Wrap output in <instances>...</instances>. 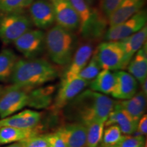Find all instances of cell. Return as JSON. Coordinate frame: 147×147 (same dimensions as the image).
Masks as SVG:
<instances>
[{
  "instance_id": "cell-1",
  "label": "cell",
  "mask_w": 147,
  "mask_h": 147,
  "mask_svg": "<svg viewBox=\"0 0 147 147\" xmlns=\"http://www.w3.org/2000/svg\"><path fill=\"white\" fill-rule=\"evenodd\" d=\"M115 102L106 95L87 89L80 92L63 108L68 120L85 125L93 121L105 123Z\"/></svg>"
},
{
  "instance_id": "cell-2",
  "label": "cell",
  "mask_w": 147,
  "mask_h": 147,
  "mask_svg": "<svg viewBox=\"0 0 147 147\" xmlns=\"http://www.w3.org/2000/svg\"><path fill=\"white\" fill-rule=\"evenodd\" d=\"M58 71L52 63L42 58L18 59L10 81L16 85L34 89L54 80Z\"/></svg>"
},
{
  "instance_id": "cell-3",
  "label": "cell",
  "mask_w": 147,
  "mask_h": 147,
  "mask_svg": "<svg viewBox=\"0 0 147 147\" xmlns=\"http://www.w3.org/2000/svg\"><path fill=\"white\" fill-rule=\"evenodd\" d=\"M46 51L49 58L59 65H68L78 45L75 32L55 25L45 34Z\"/></svg>"
},
{
  "instance_id": "cell-4",
  "label": "cell",
  "mask_w": 147,
  "mask_h": 147,
  "mask_svg": "<svg viewBox=\"0 0 147 147\" xmlns=\"http://www.w3.org/2000/svg\"><path fill=\"white\" fill-rule=\"evenodd\" d=\"M79 18V32L84 40L95 42L104 38L108 29V18L100 10L90 5L86 0H69Z\"/></svg>"
},
{
  "instance_id": "cell-5",
  "label": "cell",
  "mask_w": 147,
  "mask_h": 147,
  "mask_svg": "<svg viewBox=\"0 0 147 147\" xmlns=\"http://www.w3.org/2000/svg\"><path fill=\"white\" fill-rule=\"evenodd\" d=\"M33 26L29 15L24 12L0 13V40L5 45L14 43Z\"/></svg>"
},
{
  "instance_id": "cell-6",
  "label": "cell",
  "mask_w": 147,
  "mask_h": 147,
  "mask_svg": "<svg viewBox=\"0 0 147 147\" xmlns=\"http://www.w3.org/2000/svg\"><path fill=\"white\" fill-rule=\"evenodd\" d=\"M32 89L14 84L3 87L0 95V118L14 115L27 106L29 91Z\"/></svg>"
},
{
  "instance_id": "cell-7",
  "label": "cell",
  "mask_w": 147,
  "mask_h": 147,
  "mask_svg": "<svg viewBox=\"0 0 147 147\" xmlns=\"http://www.w3.org/2000/svg\"><path fill=\"white\" fill-rule=\"evenodd\" d=\"M102 69L110 71L124 69V53L119 41L105 40L95 50Z\"/></svg>"
},
{
  "instance_id": "cell-8",
  "label": "cell",
  "mask_w": 147,
  "mask_h": 147,
  "mask_svg": "<svg viewBox=\"0 0 147 147\" xmlns=\"http://www.w3.org/2000/svg\"><path fill=\"white\" fill-rule=\"evenodd\" d=\"M45 34L42 29H31L21 35L13 44L25 58H38L46 50Z\"/></svg>"
},
{
  "instance_id": "cell-9",
  "label": "cell",
  "mask_w": 147,
  "mask_h": 147,
  "mask_svg": "<svg viewBox=\"0 0 147 147\" xmlns=\"http://www.w3.org/2000/svg\"><path fill=\"white\" fill-rule=\"evenodd\" d=\"M146 9L142 8L122 23L108 27L103 39L110 41H120L142 29L146 25Z\"/></svg>"
},
{
  "instance_id": "cell-10",
  "label": "cell",
  "mask_w": 147,
  "mask_h": 147,
  "mask_svg": "<svg viewBox=\"0 0 147 147\" xmlns=\"http://www.w3.org/2000/svg\"><path fill=\"white\" fill-rule=\"evenodd\" d=\"M28 10L33 25L38 29H48L55 23L54 8L51 0H34Z\"/></svg>"
},
{
  "instance_id": "cell-11",
  "label": "cell",
  "mask_w": 147,
  "mask_h": 147,
  "mask_svg": "<svg viewBox=\"0 0 147 147\" xmlns=\"http://www.w3.org/2000/svg\"><path fill=\"white\" fill-rule=\"evenodd\" d=\"M93 43V42L84 40V42L78 45L71 60L68 63V67L64 73L61 83L76 78L85 67L95 51Z\"/></svg>"
},
{
  "instance_id": "cell-12",
  "label": "cell",
  "mask_w": 147,
  "mask_h": 147,
  "mask_svg": "<svg viewBox=\"0 0 147 147\" xmlns=\"http://www.w3.org/2000/svg\"><path fill=\"white\" fill-rule=\"evenodd\" d=\"M55 12L57 25L67 30L75 32L80 26L76 11L69 0H51Z\"/></svg>"
},
{
  "instance_id": "cell-13",
  "label": "cell",
  "mask_w": 147,
  "mask_h": 147,
  "mask_svg": "<svg viewBox=\"0 0 147 147\" xmlns=\"http://www.w3.org/2000/svg\"><path fill=\"white\" fill-rule=\"evenodd\" d=\"M115 82L111 95L119 100H125L131 98L138 92V82L129 72L122 70H117L115 72Z\"/></svg>"
},
{
  "instance_id": "cell-14",
  "label": "cell",
  "mask_w": 147,
  "mask_h": 147,
  "mask_svg": "<svg viewBox=\"0 0 147 147\" xmlns=\"http://www.w3.org/2000/svg\"><path fill=\"white\" fill-rule=\"evenodd\" d=\"M89 84V82L78 77H76L68 82L61 83L53 105L54 109L63 108L71 100L83 91Z\"/></svg>"
},
{
  "instance_id": "cell-15",
  "label": "cell",
  "mask_w": 147,
  "mask_h": 147,
  "mask_svg": "<svg viewBox=\"0 0 147 147\" xmlns=\"http://www.w3.org/2000/svg\"><path fill=\"white\" fill-rule=\"evenodd\" d=\"M57 132L63 139L66 147H86L87 130L83 124L69 123L61 127Z\"/></svg>"
},
{
  "instance_id": "cell-16",
  "label": "cell",
  "mask_w": 147,
  "mask_h": 147,
  "mask_svg": "<svg viewBox=\"0 0 147 147\" xmlns=\"http://www.w3.org/2000/svg\"><path fill=\"white\" fill-rule=\"evenodd\" d=\"M138 123L119 105L117 102H115L113 109L106 119L105 125L106 127L117 125L121 133L125 135H131L136 131Z\"/></svg>"
},
{
  "instance_id": "cell-17",
  "label": "cell",
  "mask_w": 147,
  "mask_h": 147,
  "mask_svg": "<svg viewBox=\"0 0 147 147\" xmlns=\"http://www.w3.org/2000/svg\"><path fill=\"white\" fill-rule=\"evenodd\" d=\"M41 116V113L35 110H23L15 115L1 119L0 127L10 126L23 129L34 128L39 124Z\"/></svg>"
},
{
  "instance_id": "cell-18",
  "label": "cell",
  "mask_w": 147,
  "mask_h": 147,
  "mask_svg": "<svg viewBox=\"0 0 147 147\" xmlns=\"http://www.w3.org/2000/svg\"><path fill=\"white\" fill-rule=\"evenodd\" d=\"M146 0H123L108 18L109 27L115 26L131 17L144 8Z\"/></svg>"
},
{
  "instance_id": "cell-19",
  "label": "cell",
  "mask_w": 147,
  "mask_h": 147,
  "mask_svg": "<svg viewBox=\"0 0 147 147\" xmlns=\"http://www.w3.org/2000/svg\"><path fill=\"white\" fill-rule=\"evenodd\" d=\"M146 25L140 30L131 36L120 40V43L124 53V67L127 68L130 60L146 42Z\"/></svg>"
},
{
  "instance_id": "cell-20",
  "label": "cell",
  "mask_w": 147,
  "mask_h": 147,
  "mask_svg": "<svg viewBox=\"0 0 147 147\" xmlns=\"http://www.w3.org/2000/svg\"><path fill=\"white\" fill-rule=\"evenodd\" d=\"M130 74L136 79L138 82L142 84L147 78V45L142 46L130 60L127 66Z\"/></svg>"
},
{
  "instance_id": "cell-21",
  "label": "cell",
  "mask_w": 147,
  "mask_h": 147,
  "mask_svg": "<svg viewBox=\"0 0 147 147\" xmlns=\"http://www.w3.org/2000/svg\"><path fill=\"white\" fill-rule=\"evenodd\" d=\"M119 105L125 110L134 120L138 122L144 114L146 104V95L142 91L137 92L131 98L117 102Z\"/></svg>"
},
{
  "instance_id": "cell-22",
  "label": "cell",
  "mask_w": 147,
  "mask_h": 147,
  "mask_svg": "<svg viewBox=\"0 0 147 147\" xmlns=\"http://www.w3.org/2000/svg\"><path fill=\"white\" fill-rule=\"evenodd\" d=\"M37 127L31 129H23L15 127L3 126L0 127V144H6L18 142L39 134Z\"/></svg>"
},
{
  "instance_id": "cell-23",
  "label": "cell",
  "mask_w": 147,
  "mask_h": 147,
  "mask_svg": "<svg viewBox=\"0 0 147 147\" xmlns=\"http://www.w3.org/2000/svg\"><path fill=\"white\" fill-rule=\"evenodd\" d=\"M55 90L54 86L34 88L29 91L27 106L37 109L47 108L52 102V97Z\"/></svg>"
},
{
  "instance_id": "cell-24",
  "label": "cell",
  "mask_w": 147,
  "mask_h": 147,
  "mask_svg": "<svg viewBox=\"0 0 147 147\" xmlns=\"http://www.w3.org/2000/svg\"><path fill=\"white\" fill-rule=\"evenodd\" d=\"M115 82V73L102 69L93 80L89 82L90 89L104 95L111 94Z\"/></svg>"
},
{
  "instance_id": "cell-25",
  "label": "cell",
  "mask_w": 147,
  "mask_h": 147,
  "mask_svg": "<svg viewBox=\"0 0 147 147\" xmlns=\"http://www.w3.org/2000/svg\"><path fill=\"white\" fill-rule=\"evenodd\" d=\"M18 59L16 53L10 49H3L0 52V82L10 81Z\"/></svg>"
},
{
  "instance_id": "cell-26",
  "label": "cell",
  "mask_w": 147,
  "mask_h": 147,
  "mask_svg": "<svg viewBox=\"0 0 147 147\" xmlns=\"http://www.w3.org/2000/svg\"><path fill=\"white\" fill-rule=\"evenodd\" d=\"M105 123L93 121L85 125L87 130L86 147H98L102 141Z\"/></svg>"
},
{
  "instance_id": "cell-27",
  "label": "cell",
  "mask_w": 147,
  "mask_h": 147,
  "mask_svg": "<svg viewBox=\"0 0 147 147\" xmlns=\"http://www.w3.org/2000/svg\"><path fill=\"white\" fill-rule=\"evenodd\" d=\"M34 0H0V13L24 12Z\"/></svg>"
},
{
  "instance_id": "cell-28",
  "label": "cell",
  "mask_w": 147,
  "mask_h": 147,
  "mask_svg": "<svg viewBox=\"0 0 147 147\" xmlns=\"http://www.w3.org/2000/svg\"><path fill=\"white\" fill-rule=\"evenodd\" d=\"M101 69H102V67L99 63L94 51L89 61L88 62L85 67L80 71V72L78 74L76 77L90 82L98 74Z\"/></svg>"
},
{
  "instance_id": "cell-29",
  "label": "cell",
  "mask_w": 147,
  "mask_h": 147,
  "mask_svg": "<svg viewBox=\"0 0 147 147\" xmlns=\"http://www.w3.org/2000/svg\"><path fill=\"white\" fill-rule=\"evenodd\" d=\"M122 136V133L117 125L107 126V128L103 132L101 146H113L118 144Z\"/></svg>"
},
{
  "instance_id": "cell-30",
  "label": "cell",
  "mask_w": 147,
  "mask_h": 147,
  "mask_svg": "<svg viewBox=\"0 0 147 147\" xmlns=\"http://www.w3.org/2000/svg\"><path fill=\"white\" fill-rule=\"evenodd\" d=\"M118 145L119 147H144V138L140 134L134 136L129 135L123 136Z\"/></svg>"
},
{
  "instance_id": "cell-31",
  "label": "cell",
  "mask_w": 147,
  "mask_h": 147,
  "mask_svg": "<svg viewBox=\"0 0 147 147\" xmlns=\"http://www.w3.org/2000/svg\"><path fill=\"white\" fill-rule=\"evenodd\" d=\"M22 147H49L46 135L32 136L27 138L20 141Z\"/></svg>"
},
{
  "instance_id": "cell-32",
  "label": "cell",
  "mask_w": 147,
  "mask_h": 147,
  "mask_svg": "<svg viewBox=\"0 0 147 147\" xmlns=\"http://www.w3.org/2000/svg\"><path fill=\"white\" fill-rule=\"evenodd\" d=\"M123 0H102L100 5V10L106 18L113 12Z\"/></svg>"
},
{
  "instance_id": "cell-33",
  "label": "cell",
  "mask_w": 147,
  "mask_h": 147,
  "mask_svg": "<svg viewBox=\"0 0 147 147\" xmlns=\"http://www.w3.org/2000/svg\"><path fill=\"white\" fill-rule=\"evenodd\" d=\"M49 147H66L65 142L57 132L46 135Z\"/></svg>"
},
{
  "instance_id": "cell-34",
  "label": "cell",
  "mask_w": 147,
  "mask_h": 147,
  "mask_svg": "<svg viewBox=\"0 0 147 147\" xmlns=\"http://www.w3.org/2000/svg\"><path fill=\"white\" fill-rule=\"evenodd\" d=\"M137 132L142 135H146L147 133V116L146 115H143L138 123Z\"/></svg>"
},
{
  "instance_id": "cell-35",
  "label": "cell",
  "mask_w": 147,
  "mask_h": 147,
  "mask_svg": "<svg viewBox=\"0 0 147 147\" xmlns=\"http://www.w3.org/2000/svg\"><path fill=\"white\" fill-rule=\"evenodd\" d=\"M147 79L145 80L143 83L142 84V91L144 93V95H147V88H146V85H147Z\"/></svg>"
},
{
  "instance_id": "cell-36",
  "label": "cell",
  "mask_w": 147,
  "mask_h": 147,
  "mask_svg": "<svg viewBox=\"0 0 147 147\" xmlns=\"http://www.w3.org/2000/svg\"><path fill=\"white\" fill-rule=\"evenodd\" d=\"M5 147H22V145L20 142H14V144H10L9 145V146H7Z\"/></svg>"
},
{
  "instance_id": "cell-37",
  "label": "cell",
  "mask_w": 147,
  "mask_h": 147,
  "mask_svg": "<svg viewBox=\"0 0 147 147\" xmlns=\"http://www.w3.org/2000/svg\"><path fill=\"white\" fill-rule=\"evenodd\" d=\"M86 1H87L90 5H93L95 1H96V0H86Z\"/></svg>"
},
{
  "instance_id": "cell-38",
  "label": "cell",
  "mask_w": 147,
  "mask_h": 147,
  "mask_svg": "<svg viewBox=\"0 0 147 147\" xmlns=\"http://www.w3.org/2000/svg\"><path fill=\"white\" fill-rule=\"evenodd\" d=\"M100 147H119V146L118 144H117V145H113V146H101L100 145Z\"/></svg>"
},
{
  "instance_id": "cell-39",
  "label": "cell",
  "mask_w": 147,
  "mask_h": 147,
  "mask_svg": "<svg viewBox=\"0 0 147 147\" xmlns=\"http://www.w3.org/2000/svg\"><path fill=\"white\" fill-rule=\"evenodd\" d=\"M3 89V87L2 85H1V84H0V95H1V93H2Z\"/></svg>"
}]
</instances>
